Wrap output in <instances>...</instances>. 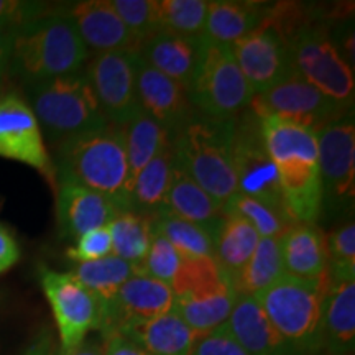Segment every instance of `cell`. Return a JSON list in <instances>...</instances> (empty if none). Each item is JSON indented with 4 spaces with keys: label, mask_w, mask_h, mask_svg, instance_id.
<instances>
[{
    "label": "cell",
    "mask_w": 355,
    "mask_h": 355,
    "mask_svg": "<svg viewBox=\"0 0 355 355\" xmlns=\"http://www.w3.org/2000/svg\"><path fill=\"white\" fill-rule=\"evenodd\" d=\"M46 2L32 0H0V28L17 32L51 10Z\"/></svg>",
    "instance_id": "obj_40"
},
{
    "label": "cell",
    "mask_w": 355,
    "mask_h": 355,
    "mask_svg": "<svg viewBox=\"0 0 355 355\" xmlns=\"http://www.w3.org/2000/svg\"><path fill=\"white\" fill-rule=\"evenodd\" d=\"M112 255V239L107 227L94 229L74 241V245L66 250V257L76 263L101 260Z\"/></svg>",
    "instance_id": "obj_41"
},
{
    "label": "cell",
    "mask_w": 355,
    "mask_h": 355,
    "mask_svg": "<svg viewBox=\"0 0 355 355\" xmlns=\"http://www.w3.org/2000/svg\"><path fill=\"white\" fill-rule=\"evenodd\" d=\"M25 89V99L37 117L44 140L50 141L53 148L109 123L84 69Z\"/></svg>",
    "instance_id": "obj_5"
},
{
    "label": "cell",
    "mask_w": 355,
    "mask_h": 355,
    "mask_svg": "<svg viewBox=\"0 0 355 355\" xmlns=\"http://www.w3.org/2000/svg\"><path fill=\"white\" fill-rule=\"evenodd\" d=\"M117 332L139 344L150 355H191L201 337L173 311Z\"/></svg>",
    "instance_id": "obj_28"
},
{
    "label": "cell",
    "mask_w": 355,
    "mask_h": 355,
    "mask_svg": "<svg viewBox=\"0 0 355 355\" xmlns=\"http://www.w3.org/2000/svg\"><path fill=\"white\" fill-rule=\"evenodd\" d=\"M0 158L33 168L56 189V170L40 123L17 91L0 92Z\"/></svg>",
    "instance_id": "obj_13"
},
{
    "label": "cell",
    "mask_w": 355,
    "mask_h": 355,
    "mask_svg": "<svg viewBox=\"0 0 355 355\" xmlns=\"http://www.w3.org/2000/svg\"><path fill=\"white\" fill-rule=\"evenodd\" d=\"M181 261L183 260L178 255L171 243L163 235L153 232L152 243H150L144 261L137 266V273L159 279V282L171 286L175 275L180 270Z\"/></svg>",
    "instance_id": "obj_39"
},
{
    "label": "cell",
    "mask_w": 355,
    "mask_h": 355,
    "mask_svg": "<svg viewBox=\"0 0 355 355\" xmlns=\"http://www.w3.org/2000/svg\"><path fill=\"white\" fill-rule=\"evenodd\" d=\"M0 89H2V84H0Z\"/></svg>",
    "instance_id": "obj_48"
},
{
    "label": "cell",
    "mask_w": 355,
    "mask_h": 355,
    "mask_svg": "<svg viewBox=\"0 0 355 355\" xmlns=\"http://www.w3.org/2000/svg\"><path fill=\"white\" fill-rule=\"evenodd\" d=\"M176 313L199 336L224 326L237 300L232 283L214 259L183 260L171 283Z\"/></svg>",
    "instance_id": "obj_7"
},
{
    "label": "cell",
    "mask_w": 355,
    "mask_h": 355,
    "mask_svg": "<svg viewBox=\"0 0 355 355\" xmlns=\"http://www.w3.org/2000/svg\"><path fill=\"white\" fill-rule=\"evenodd\" d=\"M56 7L74 25L89 53L139 51V40L122 24L109 0H83Z\"/></svg>",
    "instance_id": "obj_19"
},
{
    "label": "cell",
    "mask_w": 355,
    "mask_h": 355,
    "mask_svg": "<svg viewBox=\"0 0 355 355\" xmlns=\"http://www.w3.org/2000/svg\"><path fill=\"white\" fill-rule=\"evenodd\" d=\"M163 214L191 222V224L206 230L212 239H216L225 217L224 206L219 201H216L211 194H207L180 166L178 162L175 176H173L170 196H168L166 209Z\"/></svg>",
    "instance_id": "obj_23"
},
{
    "label": "cell",
    "mask_w": 355,
    "mask_h": 355,
    "mask_svg": "<svg viewBox=\"0 0 355 355\" xmlns=\"http://www.w3.org/2000/svg\"><path fill=\"white\" fill-rule=\"evenodd\" d=\"M171 141L170 132L140 110L125 125V148L128 163V183H135L137 176L148 165L163 146Z\"/></svg>",
    "instance_id": "obj_30"
},
{
    "label": "cell",
    "mask_w": 355,
    "mask_h": 355,
    "mask_svg": "<svg viewBox=\"0 0 355 355\" xmlns=\"http://www.w3.org/2000/svg\"><path fill=\"white\" fill-rule=\"evenodd\" d=\"M191 355H248L241 344L234 339L227 326L204 334L198 339Z\"/></svg>",
    "instance_id": "obj_42"
},
{
    "label": "cell",
    "mask_w": 355,
    "mask_h": 355,
    "mask_svg": "<svg viewBox=\"0 0 355 355\" xmlns=\"http://www.w3.org/2000/svg\"><path fill=\"white\" fill-rule=\"evenodd\" d=\"M225 326L248 355H303L278 334L254 296H237Z\"/></svg>",
    "instance_id": "obj_22"
},
{
    "label": "cell",
    "mask_w": 355,
    "mask_h": 355,
    "mask_svg": "<svg viewBox=\"0 0 355 355\" xmlns=\"http://www.w3.org/2000/svg\"><path fill=\"white\" fill-rule=\"evenodd\" d=\"M260 235L242 217L225 214L214 239V260L230 283L254 254Z\"/></svg>",
    "instance_id": "obj_29"
},
{
    "label": "cell",
    "mask_w": 355,
    "mask_h": 355,
    "mask_svg": "<svg viewBox=\"0 0 355 355\" xmlns=\"http://www.w3.org/2000/svg\"><path fill=\"white\" fill-rule=\"evenodd\" d=\"M322 206L352 202L355 194V125L352 112L316 132Z\"/></svg>",
    "instance_id": "obj_15"
},
{
    "label": "cell",
    "mask_w": 355,
    "mask_h": 355,
    "mask_svg": "<svg viewBox=\"0 0 355 355\" xmlns=\"http://www.w3.org/2000/svg\"><path fill=\"white\" fill-rule=\"evenodd\" d=\"M327 283V275L304 279L285 273L254 296L278 334L303 355L324 347L322 306Z\"/></svg>",
    "instance_id": "obj_6"
},
{
    "label": "cell",
    "mask_w": 355,
    "mask_h": 355,
    "mask_svg": "<svg viewBox=\"0 0 355 355\" xmlns=\"http://www.w3.org/2000/svg\"><path fill=\"white\" fill-rule=\"evenodd\" d=\"M224 212L242 217L257 230L260 237L265 239H282L293 225L298 224L286 211L243 194H235L227 204H224Z\"/></svg>",
    "instance_id": "obj_35"
},
{
    "label": "cell",
    "mask_w": 355,
    "mask_h": 355,
    "mask_svg": "<svg viewBox=\"0 0 355 355\" xmlns=\"http://www.w3.org/2000/svg\"><path fill=\"white\" fill-rule=\"evenodd\" d=\"M56 220L64 239L76 241L86 232L107 227L119 214L109 198L71 181L56 183Z\"/></svg>",
    "instance_id": "obj_20"
},
{
    "label": "cell",
    "mask_w": 355,
    "mask_h": 355,
    "mask_svg": "<svg viewBox=\"0 0 355 355\" xmlns=\"http://www.w3.org/2000/svg\"><path fill=\"white\" fill-rule=\"evenodd\" d=\"M234 166L237 194L286 211L277 170L265 148L260 117L250 107L234 117Z\"/></svg>",
    "instance_id": "obj_11"
},
{
    "label": "cell",
    "mask_w": 355,
    "mask_h": 355,
    "mask_svg": "<svg viewBox=\"0 0 355 355\" xmlns=\"http://www.w3.org/2000/svg\"><path fill=\"white\" fill-rule=\"evenodd\" d=\"M202 40L157 32L140 43L139 56L152 68L189 91L201 58Z\"/></svg>",
    "instance_id": "obj_21"
},
{
    "label": "cell",
    "mask_w": 355,
    "mask_h": 355,
    "mask_svg": "<svg viewBox=\"0 0 355 355\" xmlns=\"http://www.w3.org/2000/svg\"><path fill=\"white\" fill-rule=\"evenodd\" d=\"M109 2L122 24L139 40V43L159 32L158 0H109Z\"/></svg>",
    "instance_id": "obj_38"
},
{
    "label": "cell",
    "mask_w": 355,
    "mask_h": 355,
    "mask_svg": "<svg viewBox=\"0 0 355 355\" xmlns=\"http://www.w3.org/2000/svg\"><path fill=\"white\" fill-rule=\"evenodd\" d=\"M229 48L255 94L277 86L295 71L290 43L265 21Z\"/></svg>",
    "instance_id": "obj_16"
},
{
    "label": "cell",
    "mask_w": 355,
    "mask_h": 355,
    "mask_svg": "<svg viewBox=\"0 0 355 355\" xmlns=\"http://www.w3.org/2000/svg\"><path fill=\"white\" fill-rule=\"evenodd\" d=\"M175 168L176 155L170 141L137 176L130 193V211L150 219L162 216L166 209Z\"/></svg>",
    "instance_id": "obj_27"
},
{
    "label": "cell",
    "mask_w": 355,
    "mask_h": 355,
    "mask_svg": "<svg viewBox=\"0 0 355 355\" xmlns=\"http://www.w3.org/2000/svg\"><path fill=\"white\" fill-rule=\"evenodd\" d=\"M285 275L279 239L260 237L254 254L235 277L232 286L237 296H255Z\"/></svg>",
    "instance_id": "obj_31"
},
{
    "label": "cell",
    "mask_w": 355,
    "mask_h": 355,
    "mask_svg": "<svg viewBox=\"0 0 355 355\" xmlns=\"http://www.w3.org/2000/svg\"><path fill=\"white\" fill-rule=\"evenodd\" d=\"M38 278L60 334V354L78 347L92 331H101L104 308L73 273L40 265Z\"/></svg>",
    "instance_id": "obj_10"
},
{
    "label": "cell",
    "mask_w": 355,
    "mask_h": 355,
    "mask_svg": "<svg viewBox=\"0 0 355 355\" xmlns=\"http://www.w3.org/2000/svg\"><path fill=\"white\" fill-rule=\"evenodd\" d=\"M24 355H55V345L50 331L44 329L37 336V339L28 345Z\"/></svg>",
    "instance_id": "obj_45"
},
{
    "label": "cell",
    "mask_w": 355,
    "mask_h": 355,
    "mask_svg": "<svg viewBox=\"0 0 355 355\" xmlns=\"http://www.w3.org/2000/svg\"><path fill=\"white\" fill-rule=\"evenodd\" d=\"M71 273L101 301L105 311L117 296L123 283L137 273V268L117 257L109 255L101 260L76 263L74 268H71Z\"/></svg>",
    "instance_id": "obj_32"
},
{
    "label": "cell",
    "mask_w": 355,
    "mask_h": 355,
    "mask_svg": "<svg viewBox=\"0 0 355 355\" xmlns=\"http://www.w3.org/2000/svg\"><path fill=\"white\" fill-rule=\"evenodd\" d=\"M91 53L74 25L55 6L42 19L17 30L7 73L32 86L84 69Z\"/></svg>",
    "instance_id": "obj_3"
},
{
    "label": "cell",
    "mask_w": 355,
    "mask_h": 355,
    "mask_svg": "<svg viewBox=\"0 0 355 355\" xmlns=\"http://www.w3.org/2000/svg\"><path fill=\"white\" fill-rule=\"evenodd\" d=\"M20 260V247L15 237L0 225V275L8 272Z\"/></svg>",
    "instance_id": "obj_44"
},
{
    "label": "cell",
    "mask_w": 355,
    "mask_h": 355,
    "mask_svg": "<svg viewBox=\"0 0 355 355\" xmlns=\"http://www.w3.org/2000/svg\"><path fill=\"white\" fill-rule=\"evenodd\" d=\"M286 275L318 279L327 275L326 237L316 224H295L279 239Z\"/></svg>",
    "instance_id": "obj_25"
},
{
    "label": "cell",
    "mask_w": 355,
    "mask_h": 355,
    "mask_svg": "<svg viewBox=\"0 0 355 355\" xmlns=\"http://www.w3.org/2000/svg\"><path fill=\"white\" fill-rule=\"evenodd\" d=\"M270 3L247 0H214L207 8L204 38L209 42L230 44L254 32L263 24Z\"/></svg>",
    "instance_id": "obj_26"
},
{
    "label": "cell",
    "mask_w": 355,
    "mask_h": 355,
    "mask_svg": "<svg viewBox=\"0 0 355 355\" xmlns=\"http://www.w3.org/2000/svg\"><path fill=\"white\" fill-rule=\"evenodd\" d=\"M293 69L340 107L352 110L354 71L322 25H309L290 43Z\"/></svg>",
    "instance_id": "obj_9"
},
{
    "label": "cell",
    "mask_w": 355,
    "mask_h": 355,
    "mask_svg": "<svg viewBox=\"0 0 355 355\" xmlns=\"http://www.w3.org/2000/svg\"><path fill=\"white\" fill-rule=\"evenodd\" d=\"M102 337H104L102 355H150L139 344H135L125 336L119 334V332H109Z\"/></svg>",
    "instance_id": "obj_43"
},
{
    "label": "cell",
    "mask_w": 355,
    "mask_h": 355,
    "mask_svg": "<svg viewBox=\"0 0 355 355\" xmlns=\"http://www.w3.org/2000/svg\"><path fill=\"white\" fill-rule=\"evenodd\" d=\"M84 74L110 123L125 127L140 112L137 97V51L94 55L87 61Z\"/></svg>",
    "instance_id": "obj_14"
},
{
    "label": "cell",
    "mask_w": 355,
    "mask_h": 355,
    "mask_svg": "<svg viewBox=\"0 0 355 355\" xmlns=\"http://www.w3.org/2000/svg\"><path fill=\"white\" fill-rule=\"evenodd\" d=\"M13 33L15 32L0 28V84H2V79L6 76L8 68V58H10Z\"/></svg>",
    "instance_id": "obj_46"
},
{
    "label": "cell",
    "mask_w": 355,
    "mask_h": 355,
    "mask_svg": "<svg viewBox=\"0 0 355 355\" xmlns=\"http://www.w3.org/2000/svg\"><path fill=\"white\" fill-rule=\"evenodd\" d=\"M260 123L286 212L295 222L316 224L324 207L316 133L277 117H260Z\"/></svg>",
    "instance_id": "obj_1"
},
{
    "label": "cell",
    "mask_w": 355,
    "mask_h": 355,
    "mask_svg": "<svg viewBox=\"0 0 355 355\" xmlns=\"http://www.w3.org/2000/svg\"><path fill=\"white\" fill-rule=\"evenodd\" d=\"M207 8V0H158L159 32L204 40Z\"/></svg>",
    "instance_id": "obj_36"
},
{
    "label": "cell",
    "mask_w": 355,
    "mask_h": 355,
    "mask_svg": "<svg viewBox=\"0 0 355 355\" xmlns=\"http://www.w3.org/2000/svg\"><path fill=\"white\" fill-rule=\"evenodd\" d=\"M107 229L112 239V255L137 268L152 243L153 219L132 211H122Z\"/></svg>",
    "instance_id": "obj_33"
},
{
    "label": "cell",
    "mask_w": 355,
    "mask_h": 355,
    "mask_svg": "<svg viewBox=\"0 0 355 355\" xmlns=\"http://www.w3.org/2000/svg\"><path fill=\"white\" fill-rule=\"evenodd\" d=\"M153 232L163 235L181 260L214 259V239L191 222L163 214L153 219Z\"/></svg>",
    "instance_id": "obj_34"
},
{
    "label": "cell",
    "mask_w": 355,
    "mask_h": 355,
    "mask_svg": "<svg viewBox=\"0 0 355 355\" xmlns=\"http://www.w3.org/2000/svg\"><path fill=\"white\" fill-rule=\"evenodd\" d=\"M175 295L170 285L135 273L123 283L117 296L104 311L101 332H117L152 321L173 311Z\"/></svg>",
    "instance_id": "obj_17"
},
{
    "label": "cell",
    "mask_w": 355,
    "mask_h": 355,
    "mask_svg": "<svg viewBox=\"0 0 355 355\" xmlns=\"http://www.w3.org/2000/svg\"><path fill=\"white\" fill-rule=\"evenodd\" d=\"M188 92L194 109L212 119H232L245 110L255 97L230 48L206 38Z\"/></svg>",
    "instance_id": "obj_8"
},
{
    "label": "cell",
    "mask_w": 355,
    "mask_h": 355,
    "mask_svg": "<svg viewBox=\"0 0 355 355\" xmlns=\"http://www.w3.org/2000/svg\"><path fill=\"white\" fill-rule=\"evenodd\" d=\"M327 275L332 279H355V225L354 220L337 227L326 239Z\"/></svg>",
    "instance_id": "obj_37"
},
{
    "label": "cell",
    "mask_w": 355,
    "mask_h": 355,
    "mask_svg": "<svg viewBox=\"0 0 355 355\" xmlns=\"http://www.w3.org/2000/svg\"><path fill=\"white\" fill-rule=\"evenodd\" d=\"M248 107L259 117L282 119L314 133L350 114V110L324 96L295 71L277 86L255 94Z\"/></svg>",
    "instance_id": "obj_12"
},
{
    "label": "cell",
    "mask_w": 355,
    "mask_h": 355,
    "mask_svg": "<svg viewBox=\"0 0 355 355\" xmlns=\"http://www.w3.org/2000/svg\"><path fill=\"white\" fill-rule=\"evenodd\" d=\"M60 355H102V347L94 340H84L78 345V347H74L73 350H69V352L66 354H60Z\"/></svg>",
    "instance_id": "obj_47"
},
{
    "label": "cell",
    "mask_w": 355,
    "mask_h": 355,
    "mask_svg": "<svg viewBox=\"0 0 355 355\" xmlns=\"http://www.w3.org/2000/svg\"><path fill=\"white\" fill-rule=\"evenodd\" d=\"M58 181H71L109 198L119 211H130L125 127L107 125L55 146Z\"/></svg>",
    "instance_id": "obj_2"
},
{
    "label": "cell",
    "mask_w": 355,
    "mask_h": 355,
    "mask_svg": "<svg viewBox=\"0 0 355 355\" xmlns=\"http://www.w3.org/2000/svg\"><path fill=\"white\" fill-rule=\"evenodd\" d=\"M137 97L140 110L158 122L173 137L188 123L198 110L189 92L165 74L152 68L137 53Z\"/></svg>",
    "instance_id": "obj_18"
},
{
    "label": "cell",
    "mask_w": 355,
    "mask_h": 355,
    "mask_svg": "<svg viewBox=\"0 0 355 355\" xmlns=\"http://www.w3.org/2000/svg\"><path fill=\"white\" fill-rule=\"evenodd\" d=\"M322 343L332 355L352 354L355 343V279L329 278L322 306Z\"/></svg>",
    "instance_id": "obj_24"
},
{
    "label": "cell",
    "mask_w": 355,
    "mask_h": 355,
    "mask_svg": "<svg viewBox=\"0 0 355 355\" xmlns=\"http://www.w3.org/2000/svg\"><path fill=\"white\" fill-rule=\"evenodd\" d=\"M176 162L222 206L237 194L234 166V117L196 114L171 137Z\"/></svg>",
    "instance_id": "obj_4"
}]
</instances>
